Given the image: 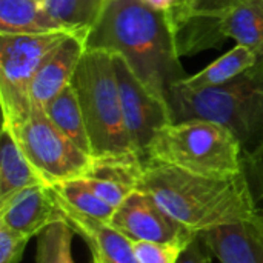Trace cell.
<instances>
[{
  "instance_id": "1",
  "label": "cell",
  "mask_w": 263,
  "mask_h": 263,
  "mask_svg": "<svg viewBox=\"0 0 263 263\" xmlns=\"http://www.w3.org/2000/svg\"><path fill=\"white\" fill-rule=\"evenodd\" d=\"M86 48L120 54L145 88L170 108L173 86L186 77L166 15L145 0H108Z\"/></svg>"
},
{
  "instance_id": "2",
  "label": "cell",
  "mask_w": 263,
  "mask_h": 263,
  "mask_svg": "<svg viewBox=\"0 0 263 263\" xmlns=\"http://www.w3.org/2000/svg\"><path fill=\"white\" fill-rule=\"evenodd\" d=\"M137 190L153 196L180 227L194 234L251 220L262 210L243 171L231 177H208L145 160Z\"/></svg>"
},
{
  "instance_id": "3",
  "label": "cell",
  "mask_w": 263,
  "mask_h": 263,
  "mask_svg": "<svg viewBox=\"0 0 263 263\" xmlns=\"http://www.w3.org/2000/svg\"><path fill=\"white\" fill-rule=\"evenodd\" d=\"M71 83L79 96L91 156L96 160H142L123 119L112 54L86 48Z\"/></svg>"
},
{
  "instance_id": "4",
  "label": "cell",
  "mask_w": 263,
  "mask_h": 263,
  "mask_svg": "<svg viewBox=\"0 0 263 263\" xmlns=\"http://www.w3.org/2000/svg\"><path fill=\"white\" fill-rule=\"evenodd\" d=\"M170 105L174 122L220 123L240 140L243 151H250L263 139V59L220 86L190 89L176 83Z\"/></svg>"
},
{
  "instance_id": "5",
  "label": "cell",
  "mask_w": 263,
  "mask_h": 263,
  "mask_svg": "<svg viewBox=\"0 0 263 263\" xmlns=\"http://www.w3.org/2000/svg\"><path fill=\"white\" fill-rule=\"evenodd\" d=\"M243 153L227 126L193 119L165 125L149 143L146 160L199 176L231 177L243 171Z\"/></svg>"
},
{
  "instance_id": "6",
  "label": "cell",
  "mask_w": 263,
  "mask_h": 263,
  "mask_svg": "<svg viewBox=\"0 0 263 263\" xmlns=\"http://www.w3.org/2000/svg\"><path fill=\"white\" fill-rule=\"evenodd\" d=\"M2 126L12 133L23 154L49 186L86 177L94 166V157L74 145L45 109L32 106L26 116Z\"/></svg>"
},
{
  "instance_id": "7",
  "label": "cell",
  "mask_w": 263,
  "mask_h": 263,
  "mask_svg": "<svg viewBox=\"0 0 263 263\" xmlns=\"http://www.w3.org/2000/svg\"><path fill=\"white\" fill-rule=\"evenodd\" d=\"M66 34L69 32L0 34V103L3 123H11L31 111L29 88L32 79L43 60Z\"/></svg>"
},
{
  "instance_id": "8",
  "label": "cell",
  "mask_w": 263,
  "mask_h": 263,
  "mask_svg": "<svg viewBox=\"0 0 263 263\" xmlns=\"http://www.w3.org/2000/svg\"><path fill=\"white\" fill-rule=\"evenodd\" d=\"M112 54L120 105L126 129L136 153L146 160V151L156 134L168 123H173L171 108L149 92L134 74L128 62L117 52Z\"/></svg>"
},
{
  "instance_id": "9",
  "label": "cell",
  "mask_w": 263,
  "mask_h": 263,
  "mask_svg": "<svg viewBox=\"0 0 263 263\" xmlns=\"http://www.w3.org/2000/svg\"><path fill=\"white\" fill-rule=\"evenodd\" d=\"M109 225L133 242H186L197 234L180 227L148 193L136 190L116 208Z\"/></svg>"
},
{
  "instance_id": "10",
  "label": "cell",
  "mask_w": 263,
  "mask_h": 263,
  "mask_svg": "<svg viewBox=\"0 0 263 263\" xmlns=\"http://www.w3.org/2000/svg\"><path fill=\"white\" fill-rule=\"evenodd\" d=\"M65 220L57 196L48 185H37L0 200V225L28 237L43 233L49 225Z\"/></svg>"
},
{
  "instance_id": "11",
  "label": "cell",
  "mask_w": 263,
  "mask_h": 263,
  "mask_svg": "<svg viewBox=\"0 0 263 263\" xmlns=\"http://www.w3.org/2000/svg\"><path fill=\"white\" fill-rule=\"evenodd\" d=\"M88 34L89 31H74L66 34V37L43 60L29 88V99L34 108L45 109L57 94L71 85L79 62L86 51Z\"/></svg>"
},
{
  "instance_id": "12",
  "label": "cell",
  "mask_w": 263,
  "mask_h": 263,
  "mask_svg": "<svg viewBox=\"0 0 263 263\" xmlns=\"http://www.w3.org/2000/svg\"><path fill=\"white\" fill-rule=\"evenodd\" d=\"M200 234L220 263H263V208L251 220Z\"/></svg>"
},
{
  "instance_id": "13",
  "label": "cell",
  "mask_w": 263,
  "mask_h": 263,
  "mask_svg": "<svg viewBox=\"0 0 263 263\" xmlns=\"http://www.w3.org/2000/svg\"><path fill=\"white\" fill-rule=\"evenodd\" d=\"M60 205V203H59ZM62 208V206H60ZM65 220L88 245L94 263H139L134 242L109 223L63 210Z\"/></svg>"
},
{
  "instance_id": "14",
  "label": "cell",
  "mask_w": 263,
  "mask_h": 263,
  "mask_svg": "<svg viewBox=\"0 0 263 263\" xmlns=\"http://www.w3.org/2000/svg\"><path fill=\"white\" fill-rule=\"evenodd\" d=\"M216 12L225 39L236 40L263 59V0H237Z\"/></svg>"
},
{
  "instance_id": "15",
  "label": "cell",
  "mask_w": 263,
  "mask_h": 263,
  "mask_svg": "<svg viewBox=\"0 0 263 263\" xmlns=\"http://www.w3.org/2000/svg\"><path fill=\"white\" fill-rule=\"evenodd\" d=\"M48 185L20 149L12 133L2 126L0 136V200L25 188ZM49 186V185H48Z\"/></svg>"
},
{
  "instance_id": "16",
  "label": "cell",
  "mask_w": 263,
  "mask_h": 263,
  "mask_svg": "<svg viewBox=\"0 0 263 263\" xmlns=\"http://www.w3.org/2000/svg\"><path fill=\"white\" fill-rule=\"evenodd\" d=\"M69 31L37 0H0V34H51Z\"/></svg>"
},
{
  "instance_id": "17",
  "label": "cell",
  "mask_w": 263,
  "mask_h": 263,
  "mask_svg": "<svg viewBox=\"0 0 263 263\" xmlns=\"http://www.w3.org/2000/svg\"><path fill=\"white\" fill-rule=\"evenodd\" d=\"M260 57L250 48L243 45H236L222 57L210 63L206 68L199 71L197 74L183 77L177 83L186 86L190 89H205L213 86H220L223 83L231 82L247 69L257 65Z\"/></svg>"
},
{
  "instance_id": "18",
  "label": "cell",
  "mask_w": 263,
  "mask_h": 263,
  "mask_svg": "<svg viewBox=\"0 0 263 263\" xmlns=\"http://www.w3.org/2000/svg\"><path fill=\"white\" fill-rule=\"evenodd\" d=\"M51 122L82 151L91 156V145L85 126L83 112L80 108L79 96L74 85H68L60 94H57L45 108Z\"/></svg>"
},
{
  "instance_id": "19",
  "label": "cell",
  "mask_w": 263,
  "mask_h": 263,
  "mask_svg": "<svg viewBox=\"0 0 263 263\" xmlns=\"http://www.w3.org/2000/svg\"><path fill=\"white\" fill-rule=\"evenodd\" d=\"M57 196V200L63 210L77 213L80 216L91 217L94 220H100L109 223L114 216L116 208L105 203L85 182V179H72L55 183L51 186Z\"/></svg>"
},
{
  "instance_id": "20",
  "label": "cell",
  "mask_w": 263,
  "mask_h": 263,
  "mask_svg": "<svg viewBox=\"0 0 263 263\" xmlns=\"http://www.w3.org/2000/svg\"><path fill=\"white\" fill-rule=\"evenodd\" d=\"M108 0H42L45 9L69 31H91Z\"/></svg>"
},
{
  "instance_id": "21",
  "label": "cell",
  "mask_w": 263,
  "mask_h": 263,
  "mask_svg": "<svg viewBox=\"0 0 263 263\" xmlns=\"http://www.w3.org/2000/svg\"><path fill=\"white\" fill-rule=\"evenodd\" d=\"M74 230L66 220L49 225L39 234L35 248V263H63L65 256L72 250Z\"/></svg>"
},
{
  "instance_id": "22",
  "label": "cell",
  "mask_w": 263,
  "mask_h": 263,
  "mask_svg": "<svg viewBox=\"0 0 263 263\" xmlns=\"http://www.w3.org/2000/svg\"><path fill=\"white\" fill-rule=\"evenodd\" d=\"M186 242H134L139 263H179Z\"/></svg>"
},
{
  "instance_id": "23",
  "label": "cell",
  "mask_w": 263,
  "mask_h": 263,
  "mask_svg": "<svg viewBox=\"0 0 263 263\" xmlns=\"http://www.w3.org/2000/svg\"><path fill=\"white\" fill-rule=\"evenodd\" d=\"M31 237L0 225V263H18Z\"/></svg>"
},
{
  "instance_id": "24",
  "label": "cell",
  "mask_w": 263,
  "mask_h": 263,
  "mask_svg": "<svg viewBox=\"0 0 263 263\" xmlns=\"http://www.w3.org/2000/svg\"><path fill=\"white\" fill-rule=\"evenodd\" d=\"M243 173L257 200H263V139L250 151L243 153Z\"/></svg>"
},
{
  "instance_id": "25",
  "label": "cell",
  "mask_w": 263,
  "mask_h": 263,
  "mask_svg": "<svg viewBox=\"0 0 263 263\" xmlns=\"http://www.w3.org/2000/svg\"><path fill=\"white\" fill-rule=\"evenodd\" d=\"M213 253L202 234H197L183 250L179 263H213Z\"/></svg>"
},
{
  "instance_id": "26",
  "label": "cell",
  "mask_w": 263,
  "mask_h": 263,
  "mask_svg": "<svg viewBox=\"0 0 263 263\" xmlns=\"http://www.w3.org/2000/svg\"><path fill=\"white\" fill-rule=\"evenodd\" d=\"M148 5H151L153 8L162 11L168 20L174 18L176 15L193 9L188 0H145Z\"/></svg>"
},
{
  "instance_id": "27",
  "label": "cell",
  "mask_w": 263,
  "mask_h": 263,
  "mask_svg": "<svg viewBox=\"0 0 263 263\" xmlns=\"http://www.w3.org/2000/svg\"><path fill=\"white\" fill-rule=\"evenodd\" d=\"M236 2L237 0H199L196 3L194 9L203 11V12H216V11H222L228 6H231Z\"/></svg>"
},
{
  "instance_id": "28",
  "label": "cell",
  "mask_w": 263,
  "mask_h": 263,
  "mask_svg": "<svg viewBox=\"0 0 263 263\" xmlns=\"http://www.w3.org/2000/svg\"><path fill=\"white\" fill-rule=\"evenodd\" d=\"M63 263H76L74 262V259H72V250H69L68 253H66V256H65V260Z\"/></svg>"
},
{
  "instance_id": "29",
  "label": "cell",
  "mask_w": 263,
  "mask_h": 263,
  "mask_svg": "<svg viewBox=\"0 0 263 263\" xmlns=\"http://www.w3.org/2000/svg\"><path fill=\"white\" fill-rule=\"evenodd\" d=\"M188 2H190V5H191V8L194 9V6H196V3H197L199 0H188Z\"/></svg>"
},
{
  "instance_id": "30",
  "label": "cell",
  "mask_w": 263,
  "mask_h": 263,
  "mask_svg": "<svg viewBox=\"0 0 263 263\" xmlns=\"http://www.w3.org/2000/svg\"><path fill=\"white\" fill-rule=\"evenodd\" d=\"M37 2H42V0H37Z\"/></svg>"
}]
</instances>
